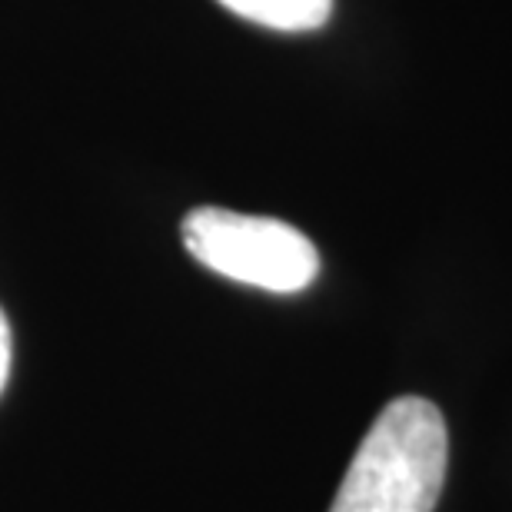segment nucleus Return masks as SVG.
Returning <instances> with one entry per match:
<instances>
[{
	"mask_svg": "<svg viewBox=\"0 0 512 512\" xmlns=\"http://www.w3.org/2000/svg\"><path fill=\"white\" fill-rule=\"evenodd\" d=\"M446 463L443 413L423 396H399L363 436L330 512H433Z\"/></svg>",
	"mask_w": 512,
	"mask_h": 512,
	"instance_id": "1",
	"label": "nucleus"
},
{
	"mask_svg": "<svg viewBox=\"0 0 512 512\" xmlns=\"http://www.w3.org/2000/svg\"><path fill=\"white\" fill-rule=\"evenodd\" d=\"M180 233L193 260L256 290L300 293L320 276V253L313 240L283 220L197 207L183 217Z\"/></svg>",
	"mask_w": 512,
	"mask_h": 512,
	"instance_id": "2",
	"label": "nucleus"
},
{
	"mask_svg": "<svg viewBox=\"0 0 512 512\" xmlns=\"http://www.w3.org/2000/svg\"><path fill=\"white\" fill-rule=\"evenodd\" d=\"M10 323H7V316L4 310H0V393H4V386H7V376H10Z\"/></svg>",
	"mask_w": 512,
	"mask_h": 512,
	"instance_id": "4",
	"label": "nucleus"
},
{
	"mask_svg": "<svg viewBox=\"0 0 512 512\" xmlns=\"http://www.w3.org/2000/svg\"><path fill=\"white\" fill-rule=\"evenodd\" d=\"M230 14L270 30H316L333 14V0H217Z\"/></svg>",
	"mask_w": 512,
	"mask_h": 512,
	"instance_id": "3",
	"label": "nucleus"
}]
</instances>
